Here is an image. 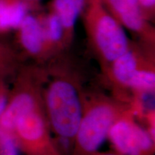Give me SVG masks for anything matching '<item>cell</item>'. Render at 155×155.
<instances>
[{
  "mask_svg": "<svg viewBox=\"0 0 155 155\" xmlns=\"http://www.w3.org/2000/svg\"><path fill=\"white\" fill-rule=\"evenodd\" d=\"M65 53L45 63L47 75L42 102L52 132L72 144L82 115L84 93L78 73Z\"/></svg>",
  "mask_w": 155,
  "mask_h": 155,
  "instance_id": "1",
  "label": "cell"
},
{
  "mask_svg": "<svg viewBox=\"0 0 155 155\" xmlns=\"http://www.w3.org/2000/svg\"><path fill=\"white\" fill-rule=\"evenodd\" d=\"M137 106L102 94H83L81 121L72 143V155H91L108 139L110 129L121 116Z\"/></svg>",
  "mask_w": 155,
  "mask_h": 155,
  "instance_id": "2",
  "label": "cell"
},
{
  "mask_svg": "<svg viewBox=\"0 0 155 155\" xmlns=\"http://www.w3.org/2000/svg\"><path fill=\"white\" fill-rule=\"evenodd\" d=\"M80 18L87 41L101 71L130 46L124 28L116 20L103 0H87Z\"/></svg>",
  "mask_w": 155,
  "mask_h": 155,
  "instance_id": "3",
  "label": "cell"
},
{
  "mask_svg": "<svg viewBox=\"0 0 155 155\" xmlns=\"http://www.w3.org/2000/svg\"><path fill=\"white\" fill-rule=\"evenodd\" d=\"M51 132L43 106H40L22 116L12 134L25 155H62Z\"/></svg>",
  "mask_w": 155,
  "mask_h": 155,
  "instance_id": "4",
  "label": "cell"
},
{
  "mask_svg": "<svg viewBox=\"0 0 155 155\" xmlns=\"http://www.w3.org/2000/svg\"><path fill=\"white\" fill-rule=\"evenodd\" d=\"M155 63V47L137 40H131L129 48L102 70L103 74L113 87L120 99H127L125 93L129 91V84L136 71Z\"/></svg>",
  "mask_w": 155,
  "mask_h": 155,
  "instance_id": "5",
  "label": "cell"
},
{
  "mask_svg": "<svg viewBox=\"0 0 155 155\" xmlns=\"http://www.w3.org/2000/svg\"><path fill=\"white\" fill-rule=\"evenodd\" d=\"M139 110L137 102V106L118 119L110 129L108 139L116 152L122 155H154L155 139L135 120Z\"/></svg>",
  "mask_w": 155,
  "mask_h": 155,
  "instance_id": "6",
  "label": "cell"
},
{
  "mask_svg": "<svg viewBox=\"0 0 155 155\" xmlns=\"http://www.w3.org/2000/svg\"><path fill=\"white\" fill-rule=\"evenodd\" d=\"M104 5L121 26L136 40L155 47V28L145 18L138 0H103Z\"/></svg>",
  "mask_w": 155,
  "mask_h": 155,
  "instance_id": "7",
  "label": "cell"
},
{
  "mask_svg": "<svg viewBox=\"0 0 155 155\" xmlns=\"http://www.w3.org/2000/svg\"><path fill=\"white\" fill-rule=\"evenodd\" d=\"M46 68L27 90L21 91L8 101L7 105L0 119V129L12 133L17 121L25 114L35 108L43 106L42 91L46 80Z\"/></svg>",
  "mask_w": 155,
  "mask_h": 155,
  "instance_id": "8",
  "label": "cell"
},
{
  "mask_svg": "<svg viewBox=\"0 0 155 155\" xmlns=\"http://www.w3.org/2000/svg\"><path fill=\"white\" fill-rule=\"evenodd\" d=\"M39 11L29 13L16 30L19 44L25 53L35 59L38 63L45 64L52 57L45 38Z\"/></svg>",
  "mask_w": 155,
  "mask_h": 155,
  "instance_id": "9",
  "label": "cell"
},
{
  "mask_svg": "<svg viewBox=\"0 0 155 155\" xmlns=\"http://www.w3.org/2000/svg\"><path fill=\"white\" fill-rule=\"evenodd\" d=\"M87 0H50L48 8L55 12L61 19L64 29V43L66 51L72 45L75 28Z\"/></svg>",
  "mask_w": 155,
  "mask_h": 155,
  "instance_id": "10",
  "label": "cell"
},
{
  "mask_svg": "<svg viewBox=\"0 0 155 155\" xmlns=\"http://www.w3.org/2000/svg\"><path fill=\"white\" fill-rule=\"evenodd\" d=\"M39 16L52 58L66 53L64 43V29L58 15L48 8L47 10L42 9L39 11Z\"/></svg>",
  "mask_w": 155,
  "mask_h": 155,
  "instance_id": "11",
  "label": "cell"
},
{
  "mask_svg": "<svg viewBox=\"0 0 155 155\" xmlns=\"http://www.w3.org/2000/svg\"><path fill=\"white\" fill-rule=\"evenodd\" d=\"M39 11L25 0H0V32L16 30L25 17Z\"/></svg>",
  "mask_w": 155,
  "mask_h": 155,
  "instance_id": "12",
  "label": "cell"
},
{
  "mask_svg": "<svg viewBox=\"0 0 155 155\" xmlns=\"http://www.w3.org/2000/svg\"><path fill=\"white\" fill-rule=\"evenodd\" d=\"M155 89V63L148 65L136 71L129 84V91L134 99L152 94Z\"/></svg>",
  "mask_w": 155,
  "mask_h": 155,
  "instance_id": "13",
  "label": "cell"
},
{
  "mask_svg": "<svg viewBox=\"0 0 155 155\" xmlns=\"http://www.w3.org/2000/svg\"><path fill=\"white\" fill-rule=\"evenodd\" d=\"M19 152L14 134L0 129V155H19Z\"/></svg>",
  "mask_w": 155,
  "mask_h": 155,
  "instance_id": "14",
  "label": "cell"
},
{
  "mask_svg": "<svg viewBox=\"0 0 155 155\" xmlns=\"http://www.w3.org/2000/svg\"><path fill=\"white\" fill-rule=\"evenodd\" d=\"M141 10L149 22L152 24L155 19V0H138Z\"/></svg>",
  "mask_w": 155,
  "mask_h": 155,
  "instance_id": "15",
  "label": "cell"
},
{
  "mask_svg": "<svg viewBox=\"0 0 155 155\" xmlns=\"http://www.w3.org/2000/svg\"><path fill=\"white\" fill-rule=\"evenodd\" d=\"M7 102H8V99H7V96L3 93H1L0 94V119L5 111L6 106L7 105Z\"/></svg>",
  "mask_w": 155,
  "mask_h": 155,
  "instance_id": "16",
  "label": "cell"
},
{
  "mask_svg": "<svg viewBox=\"0 0 155 155\" xmlns=\"http://www.w3.org/2000/svg\"><path fill=\"white\" fill-rule=\"evenodd\" d=\"M25 1L30 4L32 7H33L37 10H40V9H42L41 5L42 0H25Z\"/></svg>",
  "mask_w": 155,
  "mask_h": 155,
  "instance_id": "17",
  "label": "cell"
},
{
  "mask_svg": "<svg viewBox=\"0 0 155 155\" xmlns=\"http://www.w3.org/2000/svg\"><path fill=\"white\" fill-rule=\"evenodd\" d=\"M91 155H122L121 154H119L117 152H100L98 151L97 152L93 153Z\"/></svg>",
  "mask_w": 155,
  "mask_h": 155,
  "instance_id": "18",
  "label": "cell"
}]
</instances>
